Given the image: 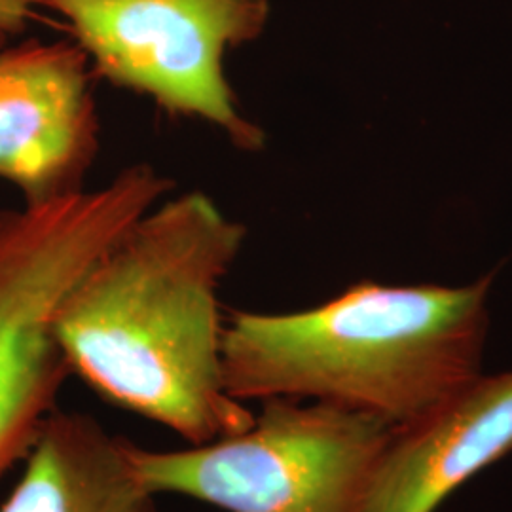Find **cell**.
<instances>
[{"instance_id": "cell-1", "label": "cell", "mask_w": 512, "mask_h": 512, "mask_svg": "<svg viewBox=\"0 0 512 512\" xmlns=\"http://www.w3.org/2000/svg\"><path fill=\"white\" fill-rule=\"evenodd\" d=\"M247 230L202 190L156 203L63 298L55 336L71 374L188 444L253 420L222 380L220 285Z\"/></svg>"}, {"instance_id": "cell-2", "label": "cell", "mask_w": 512, "mask_h": 512, "mask_svg": "<svg viewBox=\"0 0 512 512\" xmlns=\"http://www.w3.org/2000/svg\"><path fill=\"white\" fill-rule=\"evenodd\" d=\"M494 272L469 285L357 281L308 310L234 311L222 380L239 403L293 399L401 427L482 374Z\"/></svg>"}, {"instance_id": "cell-3", "label": "cell", "mask_w": 512, "mask_h": 512, "mask_svg": "<svg viewBox=\"0 0 512 512\" xmlns=\"http://www.w3.org/2000/svg\"><path fill=\"white\" fill-rule=\"evenodd\" d=\"M393 429L334 404L270 399L238 435L179 450L128 442V461L148 492L222 512H365Z\"/></svg>"}, {"instance_id": "cell-4", "label": "cell", "mask_w": 512, "mask_h": 512, "mask_svg": "<svg viewBox=\"0 0 512 512\" xmlns=\"http://www.w3.org/2000/svg\"><path fill=\"white\" fill-rule=\"evenodd\" d=\"M150 207L131 173L74 196L0 211V478L29 454L71 368L55 336L63 298Z\"/></svg>"}, {"instance_id": "cell-5", "label": "cell", "mask_w": 512, "mask_h": 512, "mask_svg": "<svg viewBox=\"0 0 512 512\" xmlns=\"http://www.w3.org/2000/svg\"><path fill=\"white\" fill-rule=\"evenodd\" d=\"M69 23L93 76L200 120L243 152L266 148L226 76V55L268 27L270 0H37Z\"/></svg>"}, {"instance_id": "cell-6", "label": "cell", "mask_w": 512, "mask_h": 512, "mask_svg": "<svg viewBox=\"0 0 512 512\" xmlns=\"http://www.w3.org/2000/svg\"><path fill=\"white\" fill-rule=\"evenodd\" d=\"M92 80L76 42L29 40L0 50V179L25 205L86 190L101 147Z\"/></svg>"}, {"instance_id": "cell-7", "label": "cell", "mask_w": 512, "mask_h": 512, "mask_svg": "<svg viewBox=\"0 0 512 512\" xmlns=\"http://www.w3.org/2000/svg\"><path fill=\"white\" fill-rule=\"evenodd\" d=\"M512 454V370L480 374L418 420L395 427L365 512H437Z\"/></svg>"}, {"instance_id": "cell-8", "label": "cell", "mask_w": 512, "mask_h": 512, "mask_svg": "<svg viewBox=\"0 0 512 512\" xmlns=\"http://www.w3.org/2000/svg\"><path fill=\"white\" fill-rule=\"evenodd\" d=\"M128 442L90 414L55 408L0 512H164L131 473Z\"/></svg>"}, {"instance_id": "cell-9", "label": "cell", "mask_w": 512, "mask_h": 512, "mask_svg": "<svg viewBox=\"0 0 512 512\" xmlns=\"http://www.w3.org/2000/svg\"><path fill=\"white\" fill-rule=\"evenodd\" d=\"M35 8L37 0H0V50L25 31Z\"/></svg>"}]
</instances>
